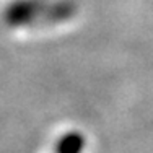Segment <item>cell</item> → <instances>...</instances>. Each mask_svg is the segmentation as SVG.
Returning <instances> with one entry per match:
<instances>
[{
    "mask_svg": "<svg viewBox=\"0 0 153 153\" xmlns=\"http://www.w3.org/2000/svg\"><path fill=\"white\" fill-rule=\"evenodd\" d=\"M78 143L80 140L76 135H65L57 145V153H76Z\"/></svg>",
    "mask_w": 153,
    "mask_h": 153,
    "instance_id": "2",
    "label": "cell"
},
{
    "mask_svg": "<svg viewBox=\"0 0 153 153\" xmlns=\"http://www.w3.org/2000/svg\"><path fill=\"white\" fill-rule=\"evenodd\" d=\"M76 13L74 0H12L5 5L2 18L13 30H41L67 23Z\"/></svg>",
    "mask_w": 153,
    "mask_h": 153,
    "instance_id": "1",
    "label": "cell"
}]
</instances>
